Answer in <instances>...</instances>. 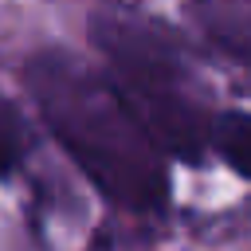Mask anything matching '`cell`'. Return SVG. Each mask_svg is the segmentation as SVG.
Masks as SVG:
<instances>
[{
  "instance_id": "2",
  "label": "cell",
  "mask_w": 251,
  "mask_h": 251,
  "mask_svg": "<svg viewBox=\"0 0 251 251\" xmlns=\"http://www.w3.org/2000/svg\"><path fill=\"white\" fill-rule=\"evenodd\" d=\"M90 31L106 51V59L114 63L118 94L129 102V110L149 129L157 149L165 145L184 161H200L212 122L176 51L149 27H137L126 20H102Z\"/></svg>"
},
{
  "instance_id": "4",
  "label": "cell",
  "mask_w": 251,
  "mask_h": 251,
  "mask_svg": "<svg viewBox=\"0 0 251 251\" xmlns=\"http://www.w3.org/2000/svg\"><path fill=\"white\" fill-rule=\"evenodd\" d=\"M27 153V126L20 118V110L0 98V176H8Z\"/></svg>"
},
{
  "instance_id": "1",
  "label": "cell",
  "mask_w": 251,
  "mask_h": 251,
  "mask_svg": "<svg viewBox=\"0 0 251 251\" xmlns=\"http://www.w3.org/2000/svg\"><path fill=\"white\" fill-rule=\"evenodd\" d=\"M27 86L55 141L106 200L133 212L165 204L161 149L106 75L75 55L47 51L31 59Z\"/></svg>"
},
{
  "instance_id": "3",
  "label": "cell",
  "mask_w": 251,
  "mask_h": 251,
  "mask_svg": "<svg viewBox=\"0 0 251 251\" xmlns=\"http://www.w3.org/2000/svg\"><path fill=\"white\" fill-rule=\"evenodd\" d=\"M208 141L220 149V157L251 180V114L247 110H227L212 122L208 129Z\"/></svg>"
}]
</instances>
